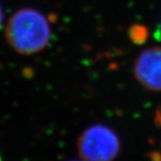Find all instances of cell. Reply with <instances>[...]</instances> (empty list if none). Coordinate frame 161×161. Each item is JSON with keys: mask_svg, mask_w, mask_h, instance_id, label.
I'll list each match as a JSON object with an SVG mask.
<instances>
[{"mask_svg": "<svg viewBox=\"0 0 161 161\" xmlns=\"http://www.w3.org/2000/svg\"><path fill=\"white\" fill-rule=\"evenodd\" d=\"M77 147L79 155L85 160H111L119 153L120 141L108 126L93 125L80 134Z\"/></svg>", "mask_w": 161, "mask_h": 161, "instance_id": "2", "label": "cell"}, {"mask_svg": "<svg viewBox=\"0 0 161 161\" xmlns=\"http://www.w3.org/2000/svg\"><path fill=\"white\" fill-rule=\"evenodd\" d=\"M133 75L139 83L151 92H161V47L145 49L136 58Z\"/></svg>", "mask_w": 161, "mask_h": 161, "instance_id": "3", "label": "cell"}, {"mask_svg": "<svg viewBox=\"0 0 161 161\" xmlns=\"http://www.w3.org/2000/svg\"><path fill=\"white\" fill-rule=\"evenodd\" d=\"M158 34H159V37H160V39H161V23H160V25H159V29H158Z\"/></svg>", "mask_w": 161, "mask_h": 161, "instance_id": "7", "label": "cell"}, {"mask_svg": "<svg viewBox=\"0 0 161 161\" xmlns=\"http://www.w3.org/2000/svg\"><path fill=\"white\" fill-rule=\"evenodd\" d=\"M128 35L130 40H132L134 44L142 45L144 44L149 36V31L146 26L142 24H132L129 28Z\"/></svg>", "mask_w": 161, "mask_h": 161, "instance_id": "4", "label": "cell"}, {"mask_svg": "<svg viewBox=\"0 0 161 161\" xmlns=\"http://www.w3.org/2000/svg\"><path fill=\"white\" fill-rule=\"evenodd\" d=\"M6 38L18 53L31 55L47 45L51 31L46 17L32 8H23L10 17L6 31Z\"/></svg>", "mask_w": 161, "mask_h": 161, "instance_id": "1", "label": "cell"}, {"mask_svg": "<svg viewBox=\"0 0 161 161\" xmlns=\"http://www.w3.org/2000/svg\"><path fill=\"white\" fill-rule=\"evenodd\" d=\"M2 21H3V12H2V8L0 6V27H1V24H2Z\"/></svg>", "mask_w": 161, "mask_h": 161, "instance_id": "6", "label": "cell"}, {"mask_svg": "<svg viewBox=\"0 0 161 161\" xmlns=\"http://www.w3.org/2000/svg\"><path fill=\"white\" fill-rule=\"evenodd\" d=\"M156 123L158 125H159L161 127V108L159 110L157 111L156 113Z\"/></svg>", "mask_w": 161, "mask_h": 161, "instance_id": "5", "label": "cell"}]
</instances>
